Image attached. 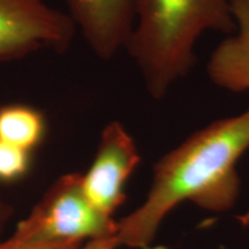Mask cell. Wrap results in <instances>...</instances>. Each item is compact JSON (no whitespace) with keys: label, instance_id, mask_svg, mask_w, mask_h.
<instances>
[{"label":"cell","instance_id":"6da1fadb","mask_svg":"<svg viewBox=\"0 0 249 249\" xmlns=\"http://www.w3.org/2000/svg\"><path fill=\"white\" fill-rule=\"evenodd\" d=\"M249 150V108L213 121L154 165L144 201L118 222L120 246L149 249L164 219L183 202L225 213L240 194L236 165Z\"/></svg>","mask_w":249,"mask_h":249},{"label":"cell","instance_id":"ba28073f","mask_svg":"<svg viewBox=\"0 0 249 249\" xmlns=\"http://www.w3.org/2000/svg\"><path fill=\"white\" fill-rule=\"evenodd\" d=\"M46 132V117L39 108L21 103L0 105V141L34 154Z\"/></svg>","mask_w":249,"mask_h":249},{"label":"cell","instance_id":"30bf717a","mask_svg":"<svg viewBox=\"0 0 249 249\" xmlns=\"http://www.w3.org/2000/svg\"><path fill=\"white\" fill-rule=\"evenodd\" d=\"M85 244L81 242H44L24 241L9 236L6 240H0V249H81Z\"/></svg>","mask_w":249,"mask_h":249},{"label":"cell","instance_id":"52a82bcc","mask_svg":"<svg viewBox=\"0 0 249 249\" xmlns=\"http://www.w3.org/2000/svg\"><path fill=\"white\" fill-rule=\"evenodd\" d=\"M235 31L219 43L207 66L211 82L232 92L249 90V0H232Z\"/></svg>","mask_w":249,"mask_h":249},{"label":"cell","instance_id":"3957f363","mask_svg":"<svg viewBox=\"0 0 249 249\" xmlns=\"http://www.w3.org/2000/svg\"><path fill=\"white\" fill-rule=\"evenodd\" d=\"M118 222L87 196L82 173L62 174L20 220L11 236L24 241L81 242L116 235Z\"/></svg>","mask_w":249,"mask_h":249},{"label":"cell","instance_id":"9c48e42d","mask_svg":"<svg viewBox=\"0 0 249 249\" xmlns=\"http://www.w3.org/2000/svg\"><path fill=\"white\" fill-rule=\"evenodd\" d=\"M33 154L13 144L0 141V182L12 183L29 172Z\"/></svg>","mask_w":249,"mask_h":249},{"label":"cell","instance_id":"7a4b0ae2","mask_svg":"<svg viewBox=\"0 0 249 249\" xmlns=\"http://www.w3.org/2000/svg\"><path fill=\"white\" fill-rule=\"evenodd\" d=\"M235 31L232 0H136L135 21L124 50L155 99L166 95L195 62L205 31Z\"/></svg>","mask_w":249,"mask_h":249},{"label":"cell","instance_id":"5b68a950","mask_svg":"<svg viewBox=\"0 0 249 249\" xmlns=\"http://www.w3.org/2000/svg\"><path fill=\"white\" fill-rule=\"evenodd\" d=\"M140 163L138 145L124 124L120 121L105 124L91 164L82 173L83 189L90 202L113 217L126 201L124 187Z\"/></svg>","mask_w":249,"mask_h":249},{"label":"cell","instance_id":"7c38bea8","mask_svg":"<svg viewBox=\"0 0 249 249\" xmlns=\"http://www.w3.org/2000/svg\"><path fill=\"white\" fill-rule=\"evenodd\" d=\"M13 207L9 202L6 200L5 196L0 192V240H2L1 236L4 234L6 226L9 220H11L12 216H13Z\"/></svg>","mask_w":249,"mask_h":249},{"label":"cell","instance_id":"8992f818","mask_svg":"<svg viewBox=\"0 0 249 249\" xmlns=\"http://www.w3.org/2000/svg\"><path fill=\"white\" fill-rule=\"evenodd\" d=\"M91 51L108 60L124 50L135 21L136 0H64Z\"/></svg>","mask_w":249,"mask_h":249},{"label":"cell","instance_id":"277c9868","mask_svg":"<svg viewBox=\"0 0 249 249\" xmlns=\"http://www.w3.org/2000/svg\"><path fill=\"white\" fill-rule=\"evenodd\" d=\"M76 33L70 15L48 0H0V65L43 50L66 51Z\"/></svg>","mask_w":249,"mask_h":249},{"label":"cell","instance_id":"8fae6325","mask_svg":"<svg viewBox=\"0 0 249 249\" xmlns=\"http://www.w3.org/2000/svg\"><path fill=\"white\" fill-rule=\"evenodd\" d=\"M118 247H120V245L116 234L87 241L81 249H117Z\"/></svg>","mask_w":249,"mask_h":249}]
</instances>
